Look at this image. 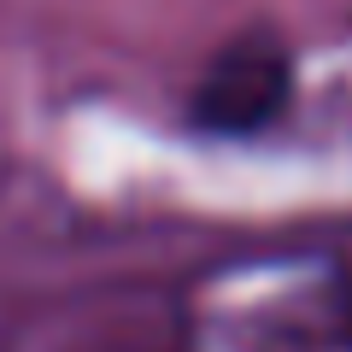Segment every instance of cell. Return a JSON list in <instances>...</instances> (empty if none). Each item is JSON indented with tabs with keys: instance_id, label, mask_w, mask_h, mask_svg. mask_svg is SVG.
I'll return each instance as SVG.
<instances>
[{
	"instance_id": "cell-1",
	"label": "cell",
	"mask_w": 352,
	"mask_h": 352,
	"mask_svg": "<svg viewBox=\"0 0 352 352\" xmlns=\"http://www.w3.org/2000/svg\"><path fill=\"white\" fill-rule=\"evenodd\" d=\"M294 100V59L282 41L270 36H241L206 65L200 88H194V129L223 141H247L270 129Z\"/></svg>"
}]
</instances>
